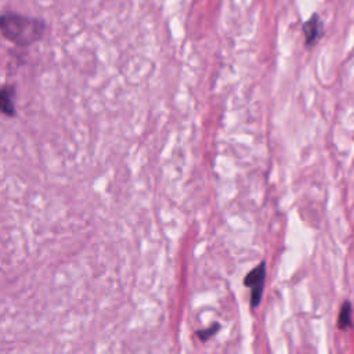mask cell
Wrapping results in <instances>:
<instances>
[{"label":"cell","mask_w":354,"mask_h":354,"mask_svg":"<svg viewBox=\"0 0 354 354\" xmlns=\"http://www.w3.org/2000/svg\"><path fill=\"white\" fill-rule=\"evenodd\" d=\"M46 24L41 19L6 12L1 15V33L18 46H29L40 40L44 35Z\"/></svg>","instance_id":"obj_1"},{"label":"cell","mask_w":354,"mask_h":354,"mask_svg":"<svg viewBox=\"0 0 354 354\" xmlns=\"http://www.w3.org/2000/svg\"><path fill=\"white\" fill-rule=\"evenodd\" d=\"M264 279H266V263L261 261L256 268H253L246 275V278L243 281L245 286H249L252 289V293H250V307L252 308H256L261 300Z\"/></svg>","instance_id":"obj_2"},{"label":"cell","mask_w":354,"mask_h":354,"mask_svg":"<svg viewBox=\"0 0 354 354\" xmlns=\"http://www.w3.org/2000/svg\"><path fill=\"white\" fill-rule=\"evenodd\" d=\"M303 32H304V36H306V44L307 46H311L318 40V37L322 33V24H321V19L317 14H314L303 25Z\"/></svg>","instance_id":"obj_3"},{"label":"cell","mask_w":354,"mask_h":354,"mask_svg":"<svg viewBox=\"0 0 354 354\" xmlns=\"http://www.w3.org/2000/svg\"><path fill=\"white\" fill-rule=\"evenodd\" d=\"M12 94H14V88L8 87V86H6L3 88V91H1V108H3V112L6 115H10V116L15 113Z\"/></svg>","instance_id":"obj_4"},{"label":"cell","mask_w":354,"mask_h":354,"mask_svg":"<svg viewBox=\"0 0 354 354\" xmlns=\"http://www.w3.org/2000/svg\"><path fill=\"white\" fill-rule=\"evenodd\" d=\"M351 303L350 301H344L342 308H340V313H339V317H337V325L340 329H346L351 325Z\"/></svg>","instance_id":"obj_5"},{"label":"cell","mask_w":354,"mask_h":354,"mask_svg":"<svg viewBox=\"0 0 354 354\" xmlns=\"http://www.w3.org/2000/svg\"><path fill=\"white\" fill-rule=\"evenodd\" d=\"M218 328H220V325L218 324H213L212 326H209V328H206V329H202V330H198V336L201 337V340H207L210 336H213L217 330H218Z\"/></svg>","instance_id":"obj_6"}]
</instances>
